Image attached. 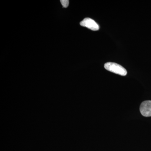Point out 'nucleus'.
Here are the masks:
<instances>
[{
	"mask_svg": "<svg viewBox=\"0 0 151 151\" xmlns=\"http://www.w3.org/2000/svg\"><path fill=\"white\" fill-rule=\"evenodd\" d=\"M104 67L108 71L122 76H125L127 74V70L124 67L115 63H106L104 65Z\"/></svg>",
	"mask_w": 151,
	"mask_h": 151,
	"instance_id": "1",
	"label": "nucleus"
},
{
	"mask_svg": "<svg viewBox=\"0 0 151 151\" xmlns=\"http://www.w3.org/2000/svg\"><path fill=\"white\" fill-rule=\"evenodd\" d=\"M81 26L87 27L93 31H97L99 29V25L95 21L89 18H86L80 22Z\"/></svg>",
	"mask_w": 151,
	"mask_h": 151,
	"instance_id": "2",
	"label": "nucleus"
},
{
	"mask_svg": "<svg viewBox=\"0 0 151 151\" xmlns=\"http://www.w3.org/2000/svg\"><path fill=\"white\" fill-rule=\"evenodd\" d=\"M140 111L143 116L151 117V100H147L142 102L140 107Z\"/></svg>",
	"mask_w": 151,
	"mask_h": 151,
	"instance_id": "3",
	"label": "nucleus"
},
{
	"mask_svg": "<svg viewBox=\"0 0 151 151\" xmlns=\"http://www.w3.org/2000/svg\"><path fill=\"white\" fill-rule=\"evenodd\" d=\"M60 2L63 8H67L69 5V1L68 0H61Z\"/></svg>",
	"mask_w": 151,
	"mask_h": 151,
	"instance_id": "4",
	"label": "nucleus"
}]
</instances>
